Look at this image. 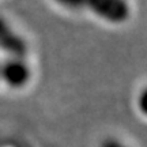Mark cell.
I'll list each match as a JSON object with an SVG mask.
<instances>
[{
    "label": "cell",
    "mask_w": 147,
    "mask_h": 147,
    "mask_svg": "<svg viewBox=\"0 0 147 147\" xmlns=\"http://www.w3.org/2000/svg\"><path fill=\"white\" fill-rule=\"evenodd\" d=\"M84 8L110 23H123L129 18V5L127 0H84Z\"/></svg>",
    "instance_id": "cell-1"
},
{
    "label": "cell",
    "mask_w": 147,
    "mask_h": 147,
    "mask_svg": "<svg viewBox=\"0 0 147 147\" xmlns=\"http://www.w3.org/2000/svg\"><path fill=\"white\" fill-rule=\"evenodd\" d=\"M32 76L30 67L23 59L11 57L0 64V79L12 89H19L29 82Z\"/></svg>",
    "instance_id": "cell-2"
},
{
    "label": "cell",
    "mask_w": 147,
    "mask_h": 147,
    "mask_svg": "<svg viewBox=\"0 0 147 147\" xmlns=\"http://www.w3.org/2000/svg\"><path fill=\"white\" fill-rule=\"evenodd\" d=\"M0 49L11 57L23 59L27 53V44L19 34H16L7 22L0 18Z\"/></svg>",
    "instance_id": "cell-3"
},
{
    "label": "cell",
    "mask_w": 147,
    "mask_h": 147,
    "mask_svg": "<svg viewBox=\"0 0 147 147\" xmlns=\"http://www.w3.org/2000/svg\"><path fill=\"white\" fill-rule=\"evenodd\" d=\"M59 4L68 10H82L84 8V0H55Z\"/></svg>",
    "instance_id": "cell-4"
},
{
    "label": "cell",
    "mask_w": 147,
    "mask_h": 147,
    "mask_svg": "<svg viewBox=\"0 0 147 147\" xmlns=\"http://www.w3.org/2000/svg\"><path fill=\"white\" fill-rule=\"evenodd\" d=\"M138 106H139V110L143 115L147 116V87L143 89L142 93L138 97Z\"/></svg>",
    "instance_id": "cell-5"
},
{
    "label": "cell",
    "mask_w": 147,
    "mask_h": 147,
    "mask_svg": "<svg viewBox=\"0 0 147 147\" xmlns=\"http://www.w3.org/2000/svg\"><path fill=\"white\" fill-rule=\"evenodd\" d=\"M105 147H121V146L120 144H117L116 142H108L105 144Z\"/></svg>",
    "instance_id": "cell-6"
}]
</instances>
